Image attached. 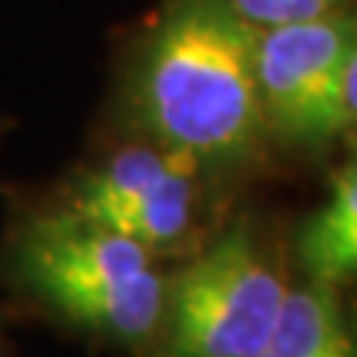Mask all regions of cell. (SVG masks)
Instances as JSON below:
<instances>
[{
    "instance_id": "6da1fadb",
    "label": "cell",
    "mask_w": 357,
    "mask_h": 357,
    "mask_svg": "<svg viewBox=\"0 0 357 357\" xmlns=\"http://www.w3.org/2000/svg\"><path fill=\"white\" fill-rule=\"evenodd\" d=\"M256 33L229 0H167L126 75L134 128L199 167L250 158L268 131Z\"/></svg>"
},
{
    "instance_id": "7a4b0ae2",
    "label": "cell",
    "mask_w": 357,
    "mask_h": 357,
    "mask_svg": "<svg viewBox=\"0 0 357 357\" xmlns=\"http://www.w3.org/2000/svg\"><path fill=\"white\" fill-rule=\"evenodd\" d=\"M0 277L54 321L96 340L152 349L158 337L167 277L155 256L57 203L9 220Z\"/></svg>"
},
{
    "instance_id": "3957f363",
    "label": "cell",
    "mask_w": 357,
    "mask_h": 357,
    "mask_svg": "<svg viewBox=\"0 0 357 357\" xmlns=\"http://www.w3.org/2000/svg\"><path fill=\"white\" fill-rule=\"evenodd\" d=\"M289 289L244 223L167 277L155 357H253L271 337Z\"/></svg>"
},
{
    "instance_id": "277c9868",
    "label": "cell",
    "mask_w": 357,
    "mask_h": 357,
    "mask_svg": "<svg viewBox=\"0 0 357 357\" xmlns=\"http://www.w3.org/2000/svg\"><path fill=\"white\" fill-rule=\"evenodd\" d=\"M199 170L194 158L140 134L75 173L57 206L137 241L152 256L170 253L194 229Z\"/></svg>"
},
{
    "instance_id": "5b68a950",
    "label": "cell",
    "mask_w": 357,
    "mask_h": 357,
    "mask_svg": "<svg viewBox=\"0 0 357 357\" xmlns=\"http://www.w3.org/2000/svg\"><path fill=\"white\" fill-rule=\"evenodd\" d=\"M357 18L345 9L256 33V86L265 126L298 146H325L351 126L345 63Z\"/></svg>"
},
{
    "instance_id": "8992f818",
    "label": "cell",
    "mask_w": 357,
    "mask_h": 357,
    "mask_svg": "<svg viewBox=\"0 0 357 357\" xmlns=\"http://www.w3.org/2000/svg\"><path fill=\"white\" fill-rule=\"evenodd\" d=\"M295 256L316 286L340 289L357 280V155L333 176L325 203L301 223Z\"/></svg>"
},
{
    "instance_id": "52a82bcc",
    "label": "cell",
    "mask_w": 357,
    "mask_h": 357,
    "mask_svg": "<svg viewBox=\"0 0 357 357\" xmlns=\"http://www.w3.org/2000/svg\"><path fill=\"white\" fill-rule=\"evenodd\" d=\"M253 357H357V337L333 289L307 283L289 289L271 337Z\"/></svg>"
},
{
    "instance_id": "ba28073f",
    "label": "cell",
    "mask_w": 357,
    "mask_h": 357,
    "mask_svg": "<svg viewBox=\"0 0 357 357\" xmlns=\"http://www.w3.org/2000/svg\"><path fill=\"white\" fill-rule=\"evenodd\" d=\"M229 3L248 24L262 30L340 13L349 0H229Z\"/></svg>"
},
{
    "instance_id": "9c48e42d",
    "label": "cell",
    "mask_w": 357,
    "mask_h": 357,
    "mask_svg": "<svg viewBox=\"0 0 357 357\" xmlns=\"http://www.w3.org/2000/svg\"><path fill=\"white\" fill-rule=\"evenodd\" d=\"M345 110H349V122H357V39L345 63Z\"/></svg>"
},
{
    "instance_id": "30bf717a",
    "label": "cell",
    "mask_w": 357,
    "mask_h": 357,
    "mask_svg": "<svg viewBox=\"0 0 357 357\" xmlns=\"http://www.w3.org/2000/svg\"><path fill=\"white\" fill-rule=\"evenodd\" d=\"M0 357H9V345H6V337H3V331H0Z\"/></svg>"
}]
</instances>
